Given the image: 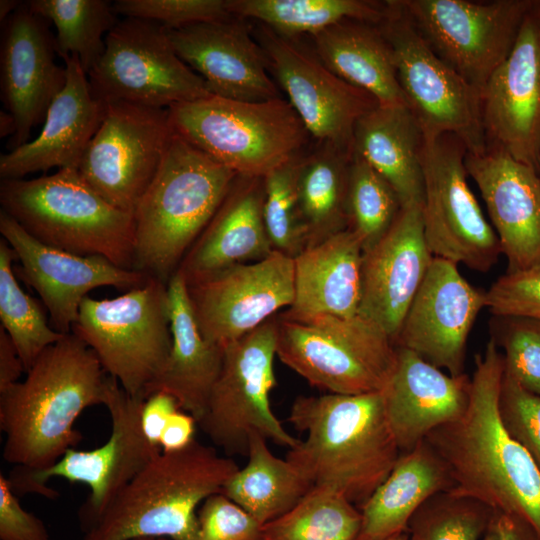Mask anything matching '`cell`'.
Segmentation results:
<instances>
[{
    "label": "cell",
    "mask_w": 540,
    "mask_h": 540,
    "mask_svg": "<svg viewBox=\"0 0 540 540\" xmlns=\"http://www.w3.org/2000/svg\"><path fill=\"white\" fill-rule=\"evenodd\" d=\"M474 361L466 411L425 440L446 464L454 482L452 493L516 514L540 537V468L499 418L502 353L490 339Z\"/></svg>",
    "instance_id": "1"
},
{
    "label": "cell",
    "mask_w": 540,
    "mask_h": 540,
    "mask_svg": "<svg viewBox=\"0 0 540 540\" xmlns=\"http://www.w3.org/2000/svg\"><path fill=\"white\" fill-rule=\"evenodd\" d=\"M26 373L23 381L0 391L3 458L43 471L80 443L74 423L88 407L105 405L115 379L72 333L46 348Z\"/></svg>",
    "instance_id": "2"
},
{
    "label": "cell",
    "mask_w": 540,
    "mask_h": 540,
    "mask_svg": "<svg viewBox=\"0 0 540 540\" xmlns=\"http://www.w3.org/2000/svg\"><path fill=\"white\" fill-rule=\"evenodd\" d=\"M290 423L305 435L287 459L312 486H327L361 506L388 477L400 449L382 391L299 396Z\"/></svg>",
    "instance_id": "3"
},
{
    "label": "cell",
    "mask_w": 540,
    "mask_h": 540,
    "mask_svg": "<svg viewBox=\"0 0 540 540\" xmlns=\"http://www.w3.org/2000/svg\"><path fill=\"white\" fill-rule=\"evenodd\" d=\"M237 176L173 131L133 212L135 269L168 283Z\"/></svg>",
    "instance_id": "4"
},
{
    "label": "cell",
    "mask_w": 540,
    "mask_h": 540,
    "mask_svg": "<svg viewBox=\"0 0 540 540\" xmlns=\"http://www.w3.org/2000/svg\"><path fill=\"white\" fill-rule=\"evenodd\" d=\"M240 468L194 439L155 456L85 530L82 540H196V509Z\"/></svg>",
    "instance_id": "5"
},
{
    "label": "cell",
    "mask_w": 540,
    "mask_h": 540,
    "mask_svg": "<svg viewBox=\"0 0 540 540\" xmlns=\"http://www.w3.org/2000/svg\"><path fill=\"white\" fill-rule=\"evenodd\" d=\"M1 210L40 242L78 255L102 256L135 269L133 214L102 198L75 168L1 179Z\"/></svg>",
    "instance_id": "6"
},
{
    "label": "cell",
    "mask_w": 540,
    "mask_h": 540,
    "mask_svg": "<svg viewBox=\"0 0 540 540\" xmlns=\"http://www.w3.org/2000/svg\"><path fill=\"white\" fill-rule=\"evenodd\" d=\"M168 110L176 134L238 176L263 178L301 154L310 136L281 97L250 102L211 95Z\"/></svg>",
    "instance_id": "7"
},
{
    "label": "cell",
    "mask_w": 540,
    "mask_h": 540,
    "mask_svg": "<svg viewBox=\"0 0 540 540\" xmlns=\"http://www.w3.org/2000/svg\"><path fill=\"white\" fill-rule=\"evenodd\" d=\"M277 356L308 383L332 394L383 391L396 361V346L374 322L360 316L276 318Z\"/></svg>",
    "instance_id": "8"
},
{
    "label": "cell",
    "mask_w": 540,
    "mask_h": 540,
    "mask_svg": "<svg viewBox=\"0 0 540 540\" xmlns=\"http://www.w3.org/2000/svg\"><path fill=\"white\" fill-rule=\"evenodd\" d=\"M71 333L95 353L106 373L128 394L145 399L172 344L167 283L150 278L114 298L87 296Z\"/></svg>",
    "instance_id": "9"
},
{
    "label": "cell",
    "mask_w": 540,
    "mask_h": 540,
    "mask_svg": "<svg viewBox=\"0 0 540 540\" xmlns=\"http://www.w3.org/2000/svg\"><path fill=\"white\" fill-rule=\"evenodd\" d=\"M87 76L93 97L104 105L170 108L212 95L177 55L165 28L139 18L125 17L108 32L104 53Z\"/></svg>",
    "instance_id": "10"
},
{
    "label": "cell",
    "mask_w": 540,
    "mask_h": 540,
    "mask_svg": "<svg viewBox=\"0 0 540 540\" xmlns=\"http://www.w3.org/2000/svg\"><path fill=\"white\" fill-rule=\"evenodd\" d=\"M223 349L222 367L198 422L200 428L230 455H247L253 433L289 449L295 447L300 439L286 431L270 404L276 386V318Z\"/></svg>",
    "instance_id": "11"
},
{
    "label": "cell",
    "mask_w": 540,
    "mask_h": 540,
    "mask_svg": "<svg viewBox=\"0 0 540 540\" xmlns=\"http://www.w3.org/2000/svg\"><path fill=\"white\" fill-rule=\"evenodd\" d=\"M387 5V15L378 26L391 47L398 82L424 136L453 134L467 152H482L487 141L479 90L434 53L398 0Z\"/></svg>",
    "instance_id": "12"
},
{
    "label": "cell",
    "mask_w": 540,
    "mask_h": 540,
    "mask_svg": "<svg viewBox=\"0 0 540 540\" xmlns=\"http://www.w3.org/2000/svg\"><path fill=\"white\" fill-rule=\"evenodd\" d=\"M144 402V398L128 394L115 380L104 405L111 418L108 440L92 450L71 448L55 465L43 471H28L15 466L8 479L13 492L38 493L55 499L59 494L46 484L50 478L86 484L90 494L79 515L87 529L122 489L162 452L161 447L152 445L142 431Z\"/></svg>",
    "instance_id": "13"
},
{
    "label": "cell",
    "mask_w": 540,
    "mask_h": 540,
    "mask_svg": "<svg viewBox=\"0 0 540 540\" xmlns=\"http://www.w3.org/2000/svg\"><path fill=\"white\" fill-rule=\"evenodd\" d=\"M466 153L463 142L453 134L425 136L424 233L434 257L487 272L502 250L468 184Z\"/></svg>",
    "instance_id": "14"
},
{
    "label": "cell",
    "mask_w": 540,
    "mask_h": 540,
    "mask_svg": "<svg viewBox=\"0 0 540 540\" xmlns=\"http://www.w3.org/2000/svg\"><path fill=\"white\" fill-rule=\"evenodd\" d=\"M535 0H398L434 53L479 92L511 52Z\"/></svg>",
    "instance_id": "15"
},
{
    "label": "cell",
    "mask_w": 540,
    "mask_h": 540,
    "mask_svg": "<svg viewBox=\"0 0 540 540\" xmlns=\"http://www.w3.org/2000/svg\"><path fill=\"white\" fill-rule=\"evenodd\" d=\"M172 134L168 108L110 103L77 170L107 202L133 214Z\"/></svg>",
    "instance_id": "16"
},
{
    "label": "cell",
    "mask_w": 540,
    "mask_h": 540,
    "mask_svg": "<svg viewBox=\"0 0 540 540\" xmlns=\"http://www.w3.org/2000/svg\"><path fill=\"white\" fill-rule=\"evenodd\" d=\"M257 40L269 70L310 136L319 144L353 152L355 125L378 105L376 100L334 74L294 38L262 25Z\"/></svg>",
    "instance_id": "17"
},
{
    "label": "cell",
    "mask_w": 540,
    "mask_h": 540,
    "mask_svg": "<svg viewBox=\"0 0 540 540\" xmlns=\"http://www.w3.org/2000/svg\"><path fill=\"white\" fill-rule=\"evenodd\" d=\"M199 329L225 347L255 330L294 300L293 258L274 250L259 261L238 264L187 284Z\"/></svg>",
    "instance_id": "18"
},
{
    "label": "cell",
    "mask_w": 540,
    "mask_h": 540,
    "mask_svg": "<svg viewBox=\"0 0 540 540\" xmlns=\"http://www.w3.org/2000/svg\"><path fill=\"white\" fill-rule=\"evenodd\" d=\"M0 233L19 261L14 269L16 276L39 294L51 327L64 335L71 333L80 306L91 290L112 286L129 291L151 278L102 256L78 255L48 246L2 210Z\"/></svg>",
    "instance_id": "19"
},
{
    "label": "cell",
    "mask_w": 540,
    "mask_h": 540,
    "mask_svg": "<svg viewBox=\"0 0 540 540\" xmlns=\"http://www.w3.org/2000/svg\"><path fill=\"white\" fill-rule=\"evenodd\" d=\"M487 145L539 173L540 0L524 17L514 46L480 91Z\"/></svg>",
    "instance_id": "20"
},
{
    "label": "cell",
    "mask_w": 540,
    "mask_h": 540,
    "mask_svg": "<svg viewBox=\"0 0 540 540\" xmlns=\"http://www.w3.org/2000/svg\"><path fill=\"white\" fill-rule=\"evenodd\" d=\"M486 291L470 284L458 264L434 257L394 340L450 375L465 373L466 345Z\"/></svg>",
    "instance_id": "21"
},
{
    "label": "cell",
    "mask_w": 540,
    "mask_h": 540,
    "mask_svg": "<svg viewBox=\"0 0 540 540\" xmlns=\"http://www.w3.org/2000/svg\"><path fill=\"white\" fill-rule=\"evenodd\" d=\"M56 54L48 20L33 13L27 2L2 23L0 87L6 111L16 123L12 149L28 142L66 85V67L56 63Z\"/></svg>",
    "instance_id": "22"
},
{
    "label": "cell",
    "mask_w": 540,
    "mask_h": 540,
    "mask_svg": "<svg viewBox=\"0 0 540 540\" xmlns=\"http://www.w3.org/2000/svg\"><path fill=\"white\" fill-rule=\"evenodd\" d=\"M465 166L507 259L506 272L540 270L538 171L491 145L480 153L467 152Z\"/></svg>",
    "instance_id": "23"
},
{
    "label": "cell",
    "mask_w": 540,
    "mask_h": 540,
    "mask_svg": "<svg viewBox=\"0 0 540 540\" xmlns=\"http://www.w3.org/2000/svg\"><path fill=\"white\" fill-rule=\"evenodd\" d=\"M244 20L232 16L165 30L177 55L212 95L250 102L280 98L265 53Z\"/></svg>",
    "instance_id": "24"
},
{
    "label": "cell",
    "mask_w": 540,
    "mask_h": 540,
    "mask_svg": "<svg viewBox=\"0 0 540 540\" xmlns=\"http://www.w3.org/2000/svg\"><path fill=\"white\" fill-rule=\"evenodd\" d=\"M422 207H403L388 232L364 251L358 315L377 324L393 343L434 258Z\"/></svg>",
    "instance_id": "25"
},
{
    "label": "cell",
    "mask_w": 540,
    "mask_h": 540,
    "mask_svg": "<svg viewBox=\"0 0 540 540\" xmlns=\"http://www.w3.org/2000/svg\"><path fill=\"white\" fill-rule=\"evenodd\" d=\"M67 81L50 105L39 135L0 157L1 179H21L52 168L77 169L101 125L106 105L96 100L76 56L63 59Z\"/></svg>",
    "instance_id": "26"
},
{
    "label": "cell",
    "mask_w": 540,
    "mask_h": 540,
    "mask_svg": "<svg viewBox=\"0 0 540 540\" xmlns=\"http://www.w3.org/2000/svg\"><path fill=\"white\" fill-rule=\"evenodd\" d=\"M471 377L453 376L411 350L396 347L395 366L383 389L387 417L400 452L466 411Z\"/></svg>",
    "instance_id": "27"
},
{
    "label": "cell",
    "mask_w": 540,
    "mask_h": 540,
    "mask_svg": "<svg viewBox=\"0 0 540 540\" xmlns=\"http://www.w3.org/2000/svg\"><path fill=\"white\" fill-rule=\"evenodd\" d=\"M263 199V178L237 176L177 269L187 284L234 265L259 261L274 251L264 224Z\"/></svg>",
    "instance_id": "28"
},
{
    "label": "cell",
    "mask_w": 540,
    "mask_h": 540,
    "mask_svg": "<svg viewBox=\"0 0 540 540\" xmlns=\"http://www.w3.org/2000/svg\"><path fill=\"white\" fill-rule=\"evenodd\" d=\"M172 344L159 375L145 391L172 395L198 422L206 412L223 363V347L206 340L192 311L187 283L177 270L167 283Z\"/></svg>",
    "instance_id": "29"
},
{
    "label": "cell",
    "mask_w": 540,
    "mask_h": 540,
    "mask_svg": "<svg viewBox=\"0 0 540 540\" xmlns=\"http://www.w3.org/2000/svg\"><path fill=\"white\" fill-rule=\"evenodd\" d=\"M364 249L346 229L306 247L293 258L294 316L358 315L362 298Z\"/></svg>",
    "instance_id": "30"
},
{
    "label": "cell",
    "mask_w": 540,
    "mask_h": 540,
    "mask_svg": "<svg viewBox=\"0 0 540 540\" xmlns=\"http://www.w3.org/2000/svg\"><path fill=\"white\" fill-rule=\"evenodd\" d=\"M424 144V132L407 105H377L356 123L352 149L393 187L406 207L424 202Z\"/></svg>",
    "instance_id": "31"
},
{
    "label": "cell",
    "mask_w": 540,
    "mask_h": 540,
    "mask_svg": "<svg viewBox=\"0 0 540 540\" xmlns=\"http://www.w3.org/2000/svg\"><path fill=\"white\" fill-rule=\"evenodd\" d=\"M453 488L446 464L424 439L400 453L388 477L361 506L357 540H384L406 532L411 517L427 499Z\"/></svg>",
    "instance_id": "32"
},
{
    "label": "cell",
    "mask_w": 540,
    "mask_h": 540,
    "mask_svg": "<svg viewBox=\"0 0 540 540\" xmlns=\"http://www.w3.org/2000/svg\"><path fill=\"white\" fill-rule=\"evenodd\" d=\"M311 38L317 57L338 77L370 94L379 106L407 105L391 47L378 25L344 20Z\"/></svg>",
    "instance_id": "33"
},
{
    "label": "cell",
    "mask_w": 540,
    "mask_h": 540,
    "mask_svg": "<svg viewBox=\"0 0 540 540\" xmlns=\"http://www.w3.org/2000/svg\"><path fill=\"white\" fill-rule=\"evenodd\" d=\"M248 461L224 485L221 493L261 524L290 511L313 487L291 461L275 456L267 439L249 437Z\"/></svg>",
    "instance_id": "34"
},
{
    "label": "cell",
    "mask_w": 540,
    "mask_h": 540,
    "mask_svg": "<svg viewBox=\"0 0 540 540\" xmlns=\"http://www.w3.org/2000/svg\"><path fill=\"white\" fill-rule=\"evenodd\" d=\"M353 152L330 144L303 156L298 177L308 246L348 229L347 196ZM307 246V247H308Z\"/></svg>",
    "instance_id": "35"
},
{
    "label": "cell",
    "mask_w": 540,
    "mask_h": 540,
    "mask_svg": "<svg viewBox=\"0 0 540 540\" xmlns=\"http://www.w3.org/2000/svg\"><path fill=\"white\" fill-rule=\"evenodd\" d=\"M231 15L257 20L290 38L310 36L344 20L374 25L387 15V1L370 0H227Z\"/></svg>",
    "instance_id": "36"
},
{
    "label": "cell",
    "mask_w": 540,
    "mask_h": 540,
    "mask_svg": "<svg viewBox=\"0 0 540 540\" xmlns=\"http://www.w3.org/2000/svg\"><path fill=\"white\" fill-rule=\"evenodd\" d=\"M30 10L53 23L57 55L79 58L86 74L105 50V37L118 23L113 4L106 0H30Z\"/></svg>",
    "instance_id": "37"
},
{
    "label": "cell",
    "mask_w": 540,
    "mask_h": 540,
    "mask_svg": "<svg viewBox=\"0 0 540 540\" xmlns=\"http://www.w3.org/2000/svg\"><path fill=\"white\" fill-rule=\"evenodd\" d=\"M361 511L327 486H313L287 513L264 524L266 540H357Z\"/></svg>",
    "instance_id": "38"
},
{
    "label": "cell",
    "mask_w": 540,
    "mask_h": 540,
    "mask_svg": "<svg viewBox=\"0 0 540 540\" xmlns=\"http://www.w3.org/2000/svg\"><path fill=\"white\" fill-rule=\"evenodd\" d=\"M10 245L0 239V320L27 372L39 355L64 334L55 331L39 304L20 287ZM66 335V334H65Z\"/></svg>",
    "instance_id": "39"
},
{
    "label": "cell",
    "mask_w": 540,
    "mask_h": 540,
    "mask_svg": "<svg viewBox=\"0 0 540 540\" xmlns=\"http://www.w3.org/2000/svg\"><path fill=\"white\" fill-rule=\"evenodd\" d=\"M402 208L393 187L353 153L347 196L348 229L360 240L364 251L388 232Z\"/></svg>",
    "instance_id": "40"
},
{
    "label": "cell",
    "mask_w": 540,
    "mask_h": 540,
    "mask_svg": "<svg viewBox=\"0 0 540 540\" xmlns=\"http://www.w3.org/2000/svg\"><path fill=\"white\" fill-rule=\"evenodd\" d=\"M303 155L299 154L263 177V219L274 250L294 258L308 246L302 217L298 177Z\"/></svg>",
    "instance_id": "41"
},
{
    "label": "cell",
    "mask_w": 540,
    "mask_h": 540,
    "mask_svg": "<svg viewBox=\"0 0 540 540\" xmlns=\"http://www.w3.org/2000/svg\"><path fill=\"white\" fill-rule=\"evenodd\" d=\"M493 508L474 498L440 492L413 514L409 540H482Z\"/></svg>",
    "instance_id": "42"
},
{
    "label": "cell",
    "mask_w": 540,
    "mask_h": 540,
    "mask_svg": "<svg viewBox=\"0 0 540 540\" xmlns=\"http://www.w3.org/2000/svg\"><path fill=\"white\" fill-rule=\"evenodd\" d=\"M490 339L504 351V373L525 390L540 395V320L492 315Z\"/></svg>",
    "instance_id": "43"
},
{
    "label": "cell",
    "mask_w": 540,
    "mask_h": 540,
    "mask_svg": "<svg viewBox=\"0 0 540 540\" xmlns=\"http://www.w3.org/2000/svg\"><path fill=\"white\" fill-rule=\"evenodd\" d=\"M113 6L117 15L153 21L170 30L233 16L227 0H117Z\"/></svg>",
    "instance_id": "44"
},
{
    "label": "cell",
    "mask_w": 540,
    "mask_h": 540,
    "mask_svg": "<svg viewBox=\"0 0 540 540\" xmlns=\"http://www.w3.org/2000/svg\"><path fill=\"white\" fill-rule=\"evenodd\" d=\"M498 413L506 432L540 468V395L525 390L504 373L498 396Z\"/></svg>",
    "instance_id": "45"
},
{
    "label": "cell",
    "mask_w": 540,
    "mask_h": 540,
    "mask_svg": "<svg viewBox=\"0 0 540 540\" xmlns=\"http://www.w3.org/2000/svg\"><path fill=\"white\" fill-rule=\"evenodd\" d=\"M197 516L196 540H266L264 525L222 493L208 497Z\"/></svg>",
    "instance_id": "46"
},
{
    "label": "cell",
    "mask_w": 540,
    "mask_h": 540,
    "mask_svg": "<svg viewBox=\"0 0 540 540\" xmlns=\"http://www.w3.org/2000/svg\"><path fill=\"white\" fill-rule=\"evenodd\" d=\"M486 307L492 315L540 320V270L500 276L486 291Z\"/></svg>",
    "instance_id": "47"
},
{
    "label": "cell",
    "mask_w": 540,
    "mask_h": 540,
    "mask_svg": "<svg viewBox=\"0 0 540 540\" xmlns=\"http://www.w3.org/2000/svg\"><path fill=\"white\" fill-rule=\"evenodd\" d=\"M0 540H49L43 521L26 511L0 473Z\"/></svg>",
    "instance_id": "48"
},
{
    "label": "cell",
    "mask_w": 540,
    "mask_h": 540,
    "mask_svg": "<svg viewBox=\"0 0 540 540\" xmlns=\"http://www.w3.org/2000/svg\"><path fill=\"white\" fill-rule=\"evenodd\" d=\"M179 408L177 400L165 392H156L145 399L141 412V428L152 445L160 447L162 432L169 418Z\"/></svg>",
    "instance_id": "49"
},
{
    "label": "cell",
    "mask_w": 540,
    "mask_h": 540,
    "mask_svg": "<svg viewBox=\"0 0 540 540\" xmlns=\"http://www.w3.org/2000/svg\"><path fill=\"white\" fill-rule=\"evenodd\" d=\"M482 540H540V537L520 516L494 509Z\"/></svg>",
    "instance_id": "50"
},
{
    "label": "cell",
    "mask_w": 540,
    "mask_h": 540,
    "mask_svg": "<svg viewBox=\"0 0 540 540\" xmlns=\"http://www.w3.org/2000/svg\"><path fill=\"white\" fill-rule=\"evenodd\" d=\"M196 419L191 414L179 410L168 420L160 439V447L164 452L184 449L194 440Z\"/></svg>",
    "instance_id": "51"
},
{
    "label": "cell",
    "mask_w": 540,
    "mask_h": 540,
    "mask_svg": "<svg viewBox=\"0 0 540 540\" xmlns=\"http://www.w3.org/2000/svg\"><path fill=\"white\" fill-rule=\"evenodd\" d=\"M24 365L6 331L0 326V391L17 383Z\"/></svg>",
    "instance_id": "52"
},
{
    "label": "cell",
    "mask_w": 540,
    "mask_h": 540,
    "mask_svg": "<svg viewBox=\"0 0 540 540\" xmlns=\"http://www.w3.org/2000/svg\"><path fill=\"white\" fill-rule=\"evenodd\" d=\"M16 132V123L13 116L8 112L1 110L0 112V136L5 137L13 135Z\"/></svg>",
    "instance_id": "53"
},
{
    "label": "cell",
    "mask_w": 540,
    "mask_h": 540,
    "mask_svg": "<svg viewBox=\"0 0 540 540\" xmlns=\"http://www.w3.org/2000/svg\"><path fill=\"white\" fill-rule=\"evenodd\" d=\"M19 1L1 0L0 1V21L1 24L17 9L20 5Z\"/></svg>",
    "instance_id": "54"
},
{
    "label": "cell",
    "mask_w": 540,
    "mask_h": 540,
    "mask_svg": "<svg viewBox=\"0 0 540 540\" xmlns=\"http://www.w3.org/2000/svg\"><path fill=\"white\" fill-rule=\"evenodd\" d=\"M384 540H409L408 534L406 532L400 533Z\"/></svg>",
    "instance_id": "55"
},
{
    "label": "cell",
    "mask_w": 540,
    "mask_h": 540,
    "mask_svg": "<svg viewBox=\"0 0 540 540\" xmlns=\"http://www.w3.org/2000/svg\"><path fill=\"white\" fill-rule=\"evenodd\" d=\"M135 540H156L155 538H139V539H135Z\"/></svg>",
    "instance_id": "56"
},
{
    "label": "cell",
    "mask_w": 540,
    "mask_h": 540,
    "mask_svg": "<svg viewBox=\"0 0 540 540\" xmlns=\"http://www.w3.org/2000/svg\"><path fill=\"white\" fill-rule=\"evenodd\" d=\"M539 176H540V159H539Z\"/></svg>",
    "instance_id": "57"
}]
</instances>
